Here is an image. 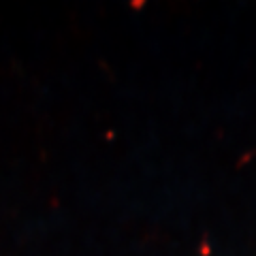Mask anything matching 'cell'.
Listing matches in <instances>:
<instances>
[]
</instances>
